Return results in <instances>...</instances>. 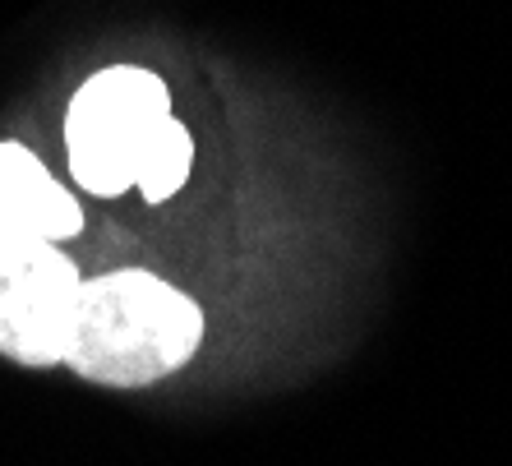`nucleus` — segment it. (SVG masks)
I'll return each instance as SVG.
<instances>
[{"label": "nucleus", "mask_w": 512, "mask_h": 466, "mask_svg": "<svg viewBox=\"0 0 512 466\" xmlns=\"http://www.w3.org/2000/svg\"><path fill=\"white\" fill-rule=\"evenodd\" d=\"M203 347V310L167 277L116 268L84 277L65 365L88 383L148 388L185 370Z\"/></svg>", "instance_id": "1"}, {"label": "nucleus", "mask_w": 512, "mask_h": 466, "mask_svg": "<svg viewBox=\"0 0 512 466\" xmlns=\"http://www.w3.org/2000/svg\"><path fill=\"white\" fill-rule=\"evenodd\" d=\"M167 120L171 93L153 70L143 65L97 70L65 111L74 185L97 199H120L125 190H134L143 153Z\"/></svg>", "instance_id": "2"}, {"label": "nucleus", "mask_w": 512, "mask_h": 466, "mask_svg": "<svg viewBox=\"0 0 512 466\" xmlns=\"http://www.w3.org/2000/svg\"><path fill=\"white\" fill-rule=\"evenodd\" d=\"M84 277L60 245L0 236V356L28 370L65 365Z\"/></svg>", "instance_id": "3"}, {"label": "nucleus", "mask_w": 512, "mask_h": 466, "mask_svg": "<svg viewBox=\"0 0 512 466\" xmlns=\"http://www.w3.org/2000/svg\"><path fill=\"white\" fill-rule=\"evenodd\" d=\"M84 231V208L74 199L33 148L0 139V236H37L70 240Z\"/></svg>", "instance_id": "4"}, {"label": "nucleus", "mask_w": 512, "mask_h": 466, "mask_svg": "<svg viewBox=\"0 0 512 466\" xmlns=\"http://www.w3.org/2000/svg\"><path fill=\"white\" fill-rule=\"evenodd\" d=\"M190 167H194V134L171 116L167 125L157 130L153 144H148V153H143L134 190H139L148 204H167V199H176V194L185 190Z\"/></svg>", "instance_id": "5"}]
</instances>
